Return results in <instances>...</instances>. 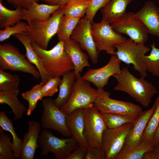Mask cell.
Listing matches in <instances>:
<instances>
[{
  "mask_svg": "<svg viewBox=\"0 0 159 159\" xmlns=\"http://www.w3.org/2000/svg\"><path fill=\"white\" fill-rule=\"evenodd\" d=\"M92 32L98 51H105L111 55L115 54V45L126 39L122 34L115 32L110 24L104 20L98 23L93 22Z\"/></svg>",
  "mask_w": 159,
  "mask_h": 159,
  "instance_id": "cell-10",
  "label": "cell"
},
{
  "mask_svg": "<svg viewBox=\"0 0 159 159\" xmlns=\"http://www.w3.org/2000/svg\"><path fill=\"white\" fill-rule=\"evenodd\" d=\"M33 49L42 59L43 68L50 78L62 76L67 71L74 70L73 63L65 51L63 41H59L51 49L47 50L31 42Z\"/></svg>",
  "mask_w": 159,
  "mask_h": 159,
  "instance_id": "cell-2",
  "label": "cell"
},
{
  "mask_svg": "<svg viewBox=\"0 0 159 159\" xmlns=\"http://www.w3.org/2000/svg\"><path fill=\"white\" fill-rule=\"evenodd\" d=\"M19 92L18 88L0 91V104H7L11 108L15 121L21 119L24 112L27 110L26 107L18 99Z\"/></svg>",
  "mask_w": 159,
  "mask_h": 159,
  "instance_id": "cell-24",
  "label": "cell"
},
{
  "mask_svg": "<svg viewBox=\"0 0 159 159\" xmlns=\"http://www.w3.org/2000/svg\"><path fill=\"white\" fill-rule=\"evenodd\" d=\"M135 14L143 23L148 34L159 37V9L154 2H146Z\"/></svg>",
  "mask_w": 159,
  "mask_h": 159,
  "instance_id": "cell-17",
  "label": "cell"
},
{
  "mask_svg": "<svg viewBox=\"0 0 159 159\" xmlns=\"http://www.w3.org/2000/svg\"><path fill=\"white\" fill-rule=\"evenodd\" d=\"M110 0H91L85 17L92 24L97 12L104 7Z\"/></svg>",
  "mask_w": 159,
  "mask_h": 159,
  "instance_id": "cell-39",
  "label": "cell"
},
{
  "mask_svg": "<svg viewBox=\"0 0 159 159\" xmlns=\"http://www.w3.org/2000/svg\"><path fill=\"white\" fill-rule=\"evenodd\" d=\"M153 150L159 156V142L156 145Z\"/></svg>",
  "mask_w": 159,
  "mask_h": 159,
  "instance_id": "cell-46",
  "label": "cell"
},
{
  "mask_svg": "<svg viewBox=\"0 0 159 159\" xmlns=\"http://www.w3.org/2000/svg\"><path fill=\"white\" fill-rule=\"evenodd\" d=\"M97 93V90L91 86L90 82L79 74L76 75V80L68 101L60 109L67 115L77 109L84 108L90 104L94 103Z\"/></svg>",
  "mask_w": 159,
  "mask_h": 159,
  "instance_id": "cell-7",
  "label": "cell"
},
{
  "mask_svg": "<svg viewBox=\"0 0 159 159\" xmlns=\"http://www.w3.org/2000/svg\"><path fill=\"white\" fill-rule=\"evenodd\" d=\"M43 111L41 117L42 126L45 128L57 131L63 136H72L67 124V115L55 104L51 98L42 100Z\"/></svg>",
  "mask_w": 159,
  "mask_h": 159,
  "instance_id": "cell-11",
  "label": "cell"
},
{
  "mask_svg": "<svg viewBox=\"0 0 159 159\" xmlns=\"http://www.w3.org/2000/svg\"><path fill=\"white\" fill-rule=\"evenodd\" d=\"M85 135L89 147L102 148V137L107 128L101 113L94 103L83 109Z\"/></svg>",
  "mask_w": 159,
  "mask_h": 159,
  "instance_id": "cell-6",
  "label": "cell"
},
{
  "mask_svg": "<svg viewBox=\"0 0 159 159\" xmlns=\"http://www.w3.org/2000/svg\"><path fill=\"white\" fill-rule=\"evenodd\" d=\"M83 109H78L67 115L66 124L72 136L79 144L88 148L85 135Z\"/></svg>",
  "mask_w": 159,
  "mask_h": 159,
  "instance_id": "cell-20",
  "label": "cell"
},
{
  "mask_svg": "<svg viewBox=\"0 0 159 159\" xmlns=\"http://www.w3.org/2000/svg\"><path fill=\"white\" fill-rule=\"evenodd\" d=\"M155 147L153 140H142L128 151L119 154L115 159H142L145 153L153 150Z\"/></svg>",
  "mask_w": 159,
  "mask_h": 159,
  "instance_id": "cell-29",
  "label": "cell"
},
{
  "mask_svg": "<svg viewBox=\"0 0 159 159\" xmlns=\"http://www.w3.org/2000/svg\"><path fill=\"white\" fill-rule=\"evenodd\" d=\"M23 8L18 7L14 10L5 7L0 1V28L1 29L8 26H13L22 19Z\"/></svg>",
  "mask_w": 159,
  "mask_h": 159,
  "instance_id": "cell-26",
  "label": "cell"
},
{
  "mask_svg": "<svg viewBox=\"0 0 159 159\" xmlns=\"http://www.w3.org/2000/svg\"><path fill=\"white\" fill-rule=\"evenodd\" d=\"M45 84L41 81L39 84L34 86L30 90L22 93V98L26 100L29 104L26 112L27 115H31L35 109L38 101L41 100V89Z\"/></svg>",
  "mask_w": 159,
  "mask_h": 159,
  "instance_id": "cell-34",
  "label": "cell"
},
{
  "mask_svg": "<svg viewBox=\"0 0 159 159\" xmlns=\"http://www.w3.org/2000/svg\"><path fill=\"white\" fill-rule=\"evenodd\" d=\"M117 81L115 91L126 93L144 107L150 105L152 97L158 93L152 83L141 77L137 78L132 74L128 67L123 68L121 72L113 76Z\"/></svg>",
  "mask_w": 159,
  "mask_h": 159,
  "instance_id": "cell-1",
  "label": "cell"
},
{
  "mask_svg": "<svg viewBox=\"0 0 159 159\" xmlns=\"http://www.w3.org/2000/svg\"><path fill=\"white\" fill-rule=\"evenodd\" d=\"M70 38L79 43L87 52L93 64L98 61L99 54L92 32V24L85 17L80 19L72 32Z\"/></svg>",
  "mask_w": 159,
  "mask_h": 159,
  "instance_id": "cell-14",
  "label": "cell"
},
{
  "mask_svg": "<svg viewBox=\"0 0 159 159\" xmlns=\"http://www.w3.org/2000/svg\"><path fill=\"white\" fill-rule=\"evenodd\" d=\"M133 0H110L100 9L102 20L111 24L121 18L126 13L127 5Z\"/></svg>",
  "mask_w": 159,
  "mask_h": 159,
  "instance_id": "cell-23",
  "label": "cell"
},
{
  "mask_svg": "<svg viewBox=\"0 0 159 159\" xmlns=\"http://www.w3.org/2000/svg\"><path fill=\"white\" fill-rule=\"evenodd\" d=\"M64 13L60 8L54 13L47 20H34L28 24L30 30L26 32L31 41L39 47L47 49L50 40L57 34L61 18Z\"/></svg>",
  "mask_w": 159,
  "mask_h": 159,
  "instance_id": "cell-5",
  "label": "cell"
},
{
  "mask_svg": "<svg viewBox=\"0 0 159 159\" xmlns=\"http://www.w3.org/2000/svg\"><path fill=\"white\" fill-rule=\"evenodd\" d=\"M155 108L144 132L142 141L153 140L159 125V95L156 99Z\"/></svg>",
  "mask_w": 159,
  "mask_h": 159,
  "instance_id": "cell-33",
  "label": "cell"
},
{
  "mask_svg": "<svg viewBox=\"0 0 159 159\" xmlns=\"http://www.w3.org/2000/svg\"><path fill=\"white\" fill-rule=\"evenodd\" d=\"M115 54L121 61L127 65L132 64L134 69L141 77H146L147 71L141 57L149 52L150 48L144 43H136L130 38L115 45Z\"/></svg>",
  "mask_w": 159,
  "mask_h": 159,
  "instance_id": "cell-8",
  "label": "cell"
},
{
  "mask_svg": "<svg viewBox=\"0 0 159 159\" xmlns=\"http://www.w3.org/2000/svg\"><path fill=\"white\" fill-rule=\"evenodd\" d=\"M150 47V54L142 56L141 59L146 71L155 76L159 77V49L156 47L155 43H152Z\"/></svg>",
  "mask_w": 159,
  "mask_h": 159,
  "instance_id": "cell-32",
  "label": "cell"
},
{
  "mask_svg": "<svg viewBox=\"0 0 159 159\" xmlns=\"http://www.w3.org/2000/svg\"><path fill=\"white\" fill-rule=\"evenodd\" d=\"M28 131L24 135L21 148L20 158L33 159L36 149L39 147L38 139L41 130L40 123L36 121L28 122Z\"/></svg>",
  "mask_w": 159,
  "mask_h": 159,
  "instance_id": "cell-18",
  "label": "cell"
},
{
  "mask_svg": "<svg viewBox=\"0 0 159 159\" xmlns=\"http://www.w3.org/2000/svg\"><path fill=\"white\" fill-rule=\"evenodd\" d=\"M0 69L29 73L37 79L41 77L36 67L20 53L17 47L10 43L0 45Z\"/></svg>",
  "mask_w": 159,
  "mask_h": 159,
  "instance_id": "cell-3",
  "label": "cell"
},
{
  "mask_svg": "<svg viewBox=\"0 0 159 159\" xmlns=\"http://www.w3.org/2000/svg\"><path fill=\"white\" fill-rule=\"evenodd\" d=\"M88 148L84 145L80 146L73 152L66 159H85Z\"/></svg>",
  "mask_w": 159,
  "mask_h": 159,
  "instance_id": "cell-41",
  "label": "cell"
},
{
  "mask_svg": "<svg viewBox=\"0 0 159 159\" xmlns=\"http://www.w3.org/2000/svg\"><path fill=\"white\" fill-rule=\"evenodd\" d=\"M105 153L102 148L88 147L85 159H105Z\"/></svg>",
  "mask_w": 159,
  "mask_h": 159,
  "instance_id": "cell-40",
  "label": "cell"
},
{
  "mask_svg": "<svg viewBox=\"0 0 159 159\" xmlns=\"http://www.w3.org/2000/svg\"><path fill=\"white\" fill-rule=\"evenodd\" d=\"M155 105V102L151 109L142 111L138 117L127 135L123 146L119 154L128 151L141 142L144 132L154 111Z\"/></svg>",
  "mask_w": 159,
  "mask_h": 159,
  "instance_id": "cell-16",
  "label": "cell"
},
{
  "mask_svg": "<svg viewBox=\"0 0 159 159\" xmlns=\"http://www.w3.org/2000/svg\"><path fill=\"white\" fill-rule=\"evenodd\" d=\"M101 113L107 128L110 129L119 128L127 123H134L138 118L135 117L117 114Z\"/></svg>",
  "mask_w": 159,
  "mask_h": 159,
  "instance_id": "cell-31",
  "label": "cell"
},
{
  "mask_svg": "<svg viewBox=\"0 0 159 159\" xmlns=\"http://www.w3.org/2000/svg\"><path fill=\"white\" fill-rule=\"evenodd\" d=\"M91 0H70L62 9L64 14L82 18L85 17Z\"/></svg>",
  "mask_w": 159,
  "mask_h": 159,
  "instance_id": "cell-27",
  "label": "cell"
},
{
  "mask_svg": "<svg viewBox=\"0 0 159 159\" xmlns=\"http://www.w3.org/2000/svg\"><path fill=\"white\" fill-rule=\"evenodd\" d=\"M0 126L4 130L8 131L11 134L13 137V151L15 158H19L20 156L22 140L16 135L13 122L4 111L0 112Z\"/></svg>",
  "mask_w": 159,
  "mask_h": 159,
  "instance_id": "cell-28",
  "label": "cell"
},
{
  "mask_svg": "<svg viewBox=\"0 0 159 159\" xmlns=\"http://www.w3.org/2000/svg\"><path fill=\"white\" fill-rule=\"evenodd\" d=\"M143 159H159V156L153 150L145 153L143 155Z\"/></svg>",
  "mask_w": 159,
  "mask_h": 159,
  "instance_id": "cell-44",
  "label": "cell"
},
{
  "mask_svg": "<svg viewBox=\"0 0 159 159\" xmlns=\"http://www.w3.org/2000/svg\"><path fill=\"white\" fill-rule=\"evenodd\" d=\"M61 80L60 77L50 78L42 88L41 100L43 97L52 96L57 92Z\"/></svg>",
  "mask_w": 159,
  "mask_h": 159,
  "instance_id": "cell-38",
  "label": "cell"
},
{
  "mask_svg": "<svg viewBox=\"0 0 159 159\" xmlns=\"http://www.w3.org/2000/svg\"><path fill=\"white\" fill-rule=\"evenodd\" d=\"M38 143L41 156H47L52 153L54 154L56 159H66L78 148L79 144L72 136L60 138L47 129L42 130L40 134Z\"/></svg>",
  "mask_w": 159,
  "mask_h": 159,
  "instance_id": "cell-4",
  "label": "cell"
},
{
  "mask_svg": "<svg viewBox=\"0 0 159 159\" xmlns=\"http://www.w3.org/2000/svg\"><path fill=\"white\" fill-rule=\"evenodd\" d=\"M97 95L94 104L101 113L126 115L138 117L142 113V108L130 102L113 99L110 93L104 88H97Z\"/></svg>",
  "mask_w": 159,
  "mask_h": 159,
  "instance_id": "cell-9",
  "label": "cell"
},
{
  "mask_svg": "<svg viewBox=\"0 0 159 159\" xmlns=\"http://www.w3.org/2000/svg\"><path fill=\"white\" fill-rule=\"evenodd\" d=\"M121 62L116 54L112 55L106 65L97 69H88L82 77L92 83L97 88H104L107 85L111 76L121 72Z\"/></svg>",
  "mask_w": 159,
  "mask_h": 159,
  "instance_id": "cell-15",
  "label": "cell"
},
{
  "mask_svg": "<svg viewBox=\"0 0 159 159\" xmlns=\"http://www.w3.org/2000/svg\"><path fill=\"white\" fill-rule=\"evenodd\" d=\"M13 36L23 44L26 49L27 59L36 67L40 74L41 81L45 84L50 78L43 68L42 59L31 47V41L28 33L23 32L14 34Z\"/></svg>",
  "mask_w": 159,
  "mask_h": 159,
  "instance_id": "cell-22",
  "label": "cell"
},
{
  "mask_svg": "<svg viewBox=\"0 0 159 159\" xmlns=\"http://www.w3.org/2000/svg\"><path fill=\"white\" fill-rule=\"evenodd\" d=\"M80 19L63 15L61 17L57 34L59 41L70 38L71 34Z\"/></svg>",
  "mask_w": 159,
  "mask_h": 159,
  "instance_id": "cell-30",
  "label": "cell"
},
{
  "mask_svg": "<svg viewBox=\"0 0 159 159\" xmlns=\"http://www.w3.org/2000/svg\"><path fill=\"white\" fill-rule=\"evenodd\" d=\"M2 128H0V159H14L13 143L9 135L6 134Z\"/></svg>",
  "mask_w": 159,
  "mask_h": 159,
  "instance_id": "cell-35",
  "label": "cell"
},
{
  "mask_svg": "<svg viewBox=\"0 0 159 159\" xmlns=\"http://www.w3.org/2000/svg\"><path fill=\"white\" fill-rule=\"evenodd\" d=\"M50 5H58L62 9L70 0H40Z\"/></svg>",
  "mask_w": 159,
  "mask_h": 159,
  "instance_id": "cell-43",
  "label": "cell"
},
{
  "mask_svg": "<svg viewBox=\"0 0 159 159\" xmlns=\"http://www.w3.org/2000/svg\"><path fill=\"white\" fill-rule=\"evenodd\" d=\"M153 142L155 147L159 142V125L154 136Z\"/></svg>",
  "mask_w": 159,
  "mask_h": 159,
  "instance_id": "cell-45",
  "label": "cell"
},
{
  "mask_svg": "<svg viewBox=\"0 0 159 159\" xmlns=\"http://www.w3.org/2000/svg\"><path fill=\"white\" fill-rule=\"evenodd\" d=\"M116 32L128 36L136 43H144L148 39V33L142 22L135 13L128 12L118 21L110 24Z\"/></svg>",
  "mask_w": 159,
  "mask_h": 159,
  "instance_id": "cell-12",
  "label": "cell"
},
{
  "mask_svg": "<svg viewBox=\"0 0 159 159\" xmlns=\"http://www.w3.org/2000/svg\"><path fill=\"white\" fill-rule=\"evenodd\" d=\"M30 29L29 24L22 21H20L11 27L7 26L4 30H0V42L6 40L14 34L26 32Z\"/></svg>",
  "mask_w": 159,
  "mask_h": 159,
  "instance_id": "cell-37",
  "label": "cell"
},
{
  "mask_svg": "<svg viewBox=\"0 0 159 159\" xmlns=\"http://www.w3.org/2000/svg\"><path fill=\"white\" fill-rule=\"evenodd\" d=\"M33 3L27 9L23 8L22 19L27 21L28 24L34 20L45 21L48 20L56 11L60 8L58 5H50L48 4H39Z\"/></svg>",
  "mask_w": 159,
  "mask_h": 159,
  "instance_id": "cell-21",
  "label": "cell"
},
{
  "mask_svg": "<svg viewBox=\"0 0 159 159\" xmlns=\"http://www.w3.org/2000/svg\"><path fill=\"white\" fill-rule=\"evenodd\" d=\"M64 42V50L71 59L76 75L80 74L85 67H90L88 56L82 51L78 43L71 38L66 39Z\"/></svg>",
  "mask_w": 159,
  "mask_h": 159,
  "instance_id": "cell-19",
  "label": "cell"
},
{
  "mask_svg": "<svg viewBox=\"0 0 159 159\" xmlns=\"http://www.w3.org/2000/svg\"><path fill=\"white\" fill-rule=\"evenodd\" d=\"M20 81L17 74H13L0 69V91L18 88Z\"/></svg>",
  "mask_w": 159,
  "mask_h": 159,
  "instance_id": "cell-36",
  "label": "cell"
},
{
  "mask_svg": "<svg viewBox=\"0 0 159 159\" xmlns=\"http://www.w3.org/2000/svg\"><path fill=\"white\" fill-rule=\"evenodd\" d=\"M2 0H0L2 1ZM16 8L18 7L27 9L34 2L39 3L40 0H6Z\"/></svg>",
  "mask_w": 159,
  "mask_h": 159,
  "instance_id": "cell-42",
  "label": "cell"
},
{
  "mask_svg": "<svg viewBox=\"0 0 159 159\" xmlns=\"http://www.w3.org/2000/svg\"><path fill=\"white\" fill-rule=\"evenodd\" d=\"M62 76L59 86L58 95L54 100L55 105L59 108L64 106L68 101L76 79V75L74 70L66 72Z\"/></svg>",
  "mask_w": 159,
  "mask_h": 159,
  "instance_id": "cell-25",
  "label": "cell"
},
{
  "mask_svg": "<svg viewBox=\"0 0 159 159\" xmlns=\"http://www.w3.org/2000/svg\"><path fill=\"white\" fill-rule=\"evenodd\" d=\"M134 123H129L117 128L105 130L102 137V149L105 159H115L123 146L125 140Z\"/></svg>",
  "mask_w": 159,
  "mask_h": 159,
  "instance_id": "cell-13",
  "label": "cell"
}]
</instances>
